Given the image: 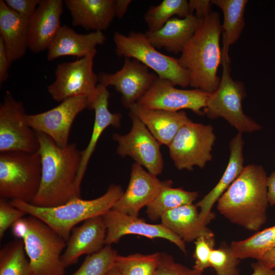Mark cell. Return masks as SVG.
Masks as SVG:
<instances>
[{
  "mask_svg": "<svg viewBox=\"0 0 275 275\" xmlns=\"http://www.w3.org/2000/svg\"><path fill=\"white\" fill-rule=\"evenodd\" d=\"M4 2L10 9L29 20L41 0H5Z\"/></svg>",
  "mask_w": 275,
  "mask_h": 275,
  "instance_id": "f35d334b",
  "label": "cell"
},
{
  "mask_svg": "<svg viewBox=\"0 0 275 275\" xmlns=\"http://www.w3.org/2000/svg\"><path fill=\"white\" fill-rule=\"evenodd\" d=\"M102 216L107 230L106 245L118 242L126 235L134 234L150 239H167L175 244L185 254L187 253L185 242L161 223L149 224L138 216H131L113 209Z\"/></svg>",
  "mask_w": 275,
  "mask_h": 275,
  "instance_id": "2e32d148",
  "label": "cell"
},
{
  "mask_svg": "<svg viewBox=\"0 0 275 275\" xmlns=\"http://www.w3.org/2000/svg\"><path fill=\"white\" fill-rule=\"evenodd\" d=\"M160 253L144 255L136 253L118 255L115 263L121 275H154L157 268Z\"/></svg>",
  "mask_w": 275,
  "mask_h": 275,
  "instance_id": "d6a6232c",
  "label": "cell"
},
{
  "mask_svg": "<svg viewBox=\"0 0 275 275\" xmlns=\"http://www.w3.org/2000/svg\"><path fill=\"white\" fill-rule=\"evenodd\" d=\"M116 54L135 59L156 75L185 88L189 86L188 74L179 63L178 59L159 52L148 41L145 34L130 32L125 35L116 31L113 35Z\"/></svg>",
  "mask_w": 275,
  "mask_h": 275,
  "instance_id": "ba28073f",
  "label": "cell"
},
{
  "mask_svg": "<svg viewBox=\"0 0 275 275\" xmlns=\"http://www.w3.org/2000/svg\"><path fill=\"white\" fill-rule=\"evenodd\" d=\"M160 145L168 146L179 129L191 121L184 111L170 112L145 108L137 103L130 108Z\"/></svg>",
  "mask_w": 275,
  "mask_h": 275,
  "instance_id": "cb8c5ba5",
  "label": "cell"
},
{
  "mask_svg": "<svg viewBox=\"0 0 275 275\" xmlns=\"http://www.w3.org/2000/svg\"><path fill=\"white\" fill-rule=\"evenodd\" d=\"M211 2L223 12L222 53L229 54L230 46L237 41L244 28V13L248 1L212 0Z\"/></svg>",
  "mask_w": 275,
  "mask_h": 275,
  "instance_id": "83f0119b",
  "label": "cell"
},
{
  "mask_svg": "<svg viewBox=\"0 0 275 275\" xmlns=\"http://www.w3.org/2000/svg\"><path fill=\"white\" fill-rule=\"evenodd\" d=\"M41 158L35 152L0 153V197L32 203L41 181Z\"/></svg>",
  "mask_w": 275,
  "mask_h": 275,
  "instance_id": "5b68a950",
  "label": "cell"
},
{
  "mask_svg": "<svg viewBox=\"0 0 275 275\" xmlns=\"http://www.w3.org/2000/svg\"><path fill=\"white\" fill-rule=\"evenodd\" d=\"M118 255L111 245L88 255L78 269L71 275H105L112 268Z\"/></svg>",
  "mask_w": 275,
  "mask_h": 275,
  "instance_id": "836d02e7",
  "label": "cell"
},
{
  "mask_svg": "<svg viewBox=\"0 0 275 275\" xmlns=\"http://www.w3.org/2000/svg\"><path fill=\"white\" fill-rule=\"evenodd\" d=\"M267 178L262 166L244 167L218 200L217 210L233 224L258 231L267 219Z\"/></svg>",
  "mask_w": 275,
  "mask_h": 275,
  "instance_id": "7a4b0ae2",
  "label": "cell"
},
{
  "mask_svg": "<svg viewBox=\"0 0 275 275\" xmlns=\"http://www.w3.org/2000/svg\"><path fill=\"white\" fill-rule=\"evenodd\" d=\"M62 0H41L28 20L29 49L34 53L47 49L61 25Z\"/></svg>",
  "mask_w": 275,
  "mask_h": 275,
  "instance_id": "d6986e66",
  "label": "cell"
},
{
  "mask_svg": "<svg viewBox=\"0 0 275 275\" xmlns=\"http://www.w3.org/2000/svg\"><path fill=\"white\" fill-rule=\"evenodd\" d=\"M231 60L229 54H222L223 67L217 89L210 93L203 110L211 119L223 118L237 129L239 133H252L261 129V126L243 112L242 102L245 96L243 82L231 76Z\"/></svg>",
  "mask_w": 275,
  "mask_h": 275,
  "instance_id": "8992f818",
  "label": "cell"
},
{
  "mask_svg": "<svg viewBox=\"0 0 275 275\" xmlns=\"http://www.w3.org/2000/svg\"><path fill=\"white\" fill-rule=\"evenodd\" d=\"M169 181H160L156 176L134 162L131 167L127 188L112 209L138 216L140 210L150 204Z\"/></svg>",
  "mask_w": 275,
  "mask_h": 275,
  "instance_id": "e0dca14e",
  "label": "cell"
},
{
  "mask_svg": "<svg viewBox=\"0 0 275 275\" xmlns=\"http://www.w3.org/2000/svg\"><path fill=\"white\" fill-rule=\"evenodd\" d=\"M0 275H35L21 239L10 241L1 249Z\"/></svg>",
  "mask_w": 275,
  "mask_h": 275,
  "instance_id": "4dcf8cb0",
  "label": "cell"
},
{
  "mask_svg": "<svg viewBox=\"0 0 275 275\" xmlns=\"http://www.w3.org/2000/svg\"><path fill=\"white\" fill-rule=\"evenodd\" d=\"M26 214L15 207L6 199H0V238L4 237L6 231L18 220Z\"/></svg>",
  "mask_w": 275,
  "mask_h": 275,
  "instance_id": "74e56055",
  "label": "cell"
},
{
  "mask_svg": "<svg viewBox=\"0 0 275 275\" xmlns=\"http://www.w3.org/2000/svg\"><path fill=\"white\" fill-rule=\"evenodd\" d=\"M85 97L70 98L58 106L44 112L28 115L27 119L35 131L45 134L61 147L67 146L73 122L81 112L88 108Z\"/></svg>",
  "mask_w": 275,
  "mask_h": 275,
  "instance_id": "5bb4252c",
  "label": "cell"
},
{
  "mask_svg": "<svg viewBox=\"0 0 275 275\" xmlns=\"http://www.w3.org/2000/svg\"><path fill=\"white\" fill-rule=\"evenodd\" d=\"M21 239L35 275H64L62 253L66 241L44 222L30 215Z\"/></svg>",
  "mask_w": 275,
  "mask_h": 275,
  "instance_id": "52a82bcc",
  "label": "cell"
},
{
  "mask_svg": "<svg viewBox=\"0 0 275 275\" xmlns=\"http://www.w3.org/2000/svg\"><path fill=\"white\" fill-rule=\"evenodd\" d=\"M161 224L185 242L199 237H214L213 232L200 219L197 207L193 204L184 205L165 212Z\"/></svg>",
  "mask_w": 275,
  "mask_h": 275,
  "instance_id": "484cf974",
  "label": "cell"
},
{
  "mask_svg": "<svg viewBox=\"0 0 275 275\" xmlns=\"http://www.w3.org/2000/svg\"><path fill=\"white\" fill-rule=\"evenodd\" d=\"M35 132L41 158V181L39 191L31 204L41 207H52L80 198L75 181L81 151L76 143L61 147L45 134Z\"/></svg>",
  "mask_w": 275,
  "mask_h": 275,
  "instance_id": "6da1fadb",
  "label": "cell"
},
{
  "mask_svg": "<svg viewBox=\"0 0 275 275\" xmlns=\"http://www.w3.org/2000/svg\"><path fill=\"white\" fill-rule=\"evenodd\" d=\"M175 86L171 81L157 76L137 103L148 109L170 112L188 109L199 115H204L202 109L206 106L209 93L196 89H178Z\"/></svg>",
  "mask_w": 275,
  "mask_h": 275,
  "instance_id": "4fadbf2b",
  "label": "cell"
},
{
  "mask_svg": "<svg viewBox=\"0 0 275 275\" xmlns=\"http://www.w3.org/2000/svg\"><path fill=\"white\" fill-rule=\"evenodd\" d=\"M222 32L220 14L212 11L205 18L199 19L194 35L178 59L188 72L189 86L209 94L217 89L221 81L217 72L222 63Z\"/></svg>",
  "mask_w": 275,
  "mask_h": 275,
  "instance_id": "3957f363",
  "label": "cell"
},
{
  "mask_svg": "<svg viewBox=\"0 0 275 275\" xmlns=\"http://www.w3.org/2000/svg\"><path fill=\"white\" fill-rule=\"evenodd\" d=\"M129 116L132 122L129 132L124 135H113V140L118 145L117 154L122 157L129 156L135 163L157 176L163 168L160 144L137 116L130 112Z\"/></svg>",
  "mask_w": 275,
  "mask_h": 275,
  "instance_id": "7c38bea8",
  "label": "cell"
},
{
  "mask_svg": "<svg viewBox=\"0 0 275 275\" xmlns=\"http://www.w3.org/2000/svg\"><path fill=\"white\" fill-rule=\"evenodd\" d=\"M199 22L194 14L185 18L170 19L161 29L147 31L144 34L157 49L164 48L176 54L181 53L185 45L194 35Z\"/></svg>",
  "mask_w": 275,
  "mask_h": 275,
  "instance_id": "d4e9b609",
  "label": "cell"
},
{
  "mask_svg": "<svg viewBox=\"0 0 275 275\" xmlns=\"http://www.w3.org/2000/svg\"><path fill=\"white\" fill-rule=\"evenodd\" d=\"M216 140L211 125L190 121L184 125L168 146L170 156L179 170L203 168L212 158L211 151Z\"/></svg>",
  "mask_w": 275,
  "mask_h": 275,
  "instance_id": "9c48e42d",
  "label": "cell"
},
{
  "mask_svg": "<svg viewBox=\"0 0 275 275\" xmlns=\"http://www.w3.org/2000/svg\"><path fill=\"white\" fill-rule=\"evenodd\" d=\"M230 248L239 260L253 258L259 261L275 248V225L257 232L245 239L233 241Z\"/></svg>",
  "mask_w": 275,
  "mask_h": 275,
  "instance_id": "f546056e",
  "label": "cell"
},
{
  "mask_svg": "<svg viewBox=\"0 0 275 275\" xmlns=\"http://www.w3.org/2000/svg\"><path fill=\"white\" fill-rule=\"evenodd\" d=\"M244 141L242 133H238L230 142V157L226 169L215 186L197 204L199 207L201 220L207 225L214 215L211 209L219 198L239 176L244 166L243 148Z\"/></svg>",
  "mask_w": 275,
  "mask_h": 275,
  "instance_id": "44dd1931",
  "label": "cell"
},
{
  "mask_svg": "<svg viewBox=\"0 0 275 275\" xmlns=\"http://www.w3.org/2000/svg\"><path fill=\"white\" fill-rule=\"evenodd\" d=\"M190 14L188 2L186 0H163L156 6L149 8L144 15L148 31L161 29L175 15L185 18Z\"/></svg>",
  "mask_w": 275,
  "mask_h": 275,
  "instance_id": "1f68e13d",
  "label": "cell"
},
{
  "mask_svg": "<svg viewBox=\"0 0 275 275\" xmlns=\"http://www.w3.org/2000/svg\"><path fill=\"white\" fill-rule=\"evenodd\" d=\"M170 180L160 190L155 199L147 206V214L152 221L160 219L167 211L176 207L193 204L197 199V191H189L182 188L172 187Z\"/></svg>",
  "mask_w": 275,
  "mask_h": 275,
  "instance_id": "f1b7e54d",
  "label": "cell"
},
{
  "mask_svg": "<svg viewBox=\"0 0 275 275\" xmlns=\"http://www.w3.org/2000/svg\"><path fill=\"white\" fill-rule=\"evenodd\" d=\"M115 0H65L72 24L86 30H106L116 16Z\"/></svg>",
  "mask_w": 275,
  "mask_h": 275,
  "instance_id": "603a6c76",
  "label": "cell"
},
{
  "mask_svg": "<svg viewBox=\"0 0 275 275\" xmlns=\"http://www.w3.org/2000/svg\"><path fill=\"white\" fill-rule=\"evenodd\" d=\"M131 2V0H115V11L116 16L119 19L122 18L125 15Z\"/></svg>",
  "mask_w": 275,
  "mask_h": 275,
  "instance_id": "ee69618b",
  "label": "cell"
},
{
  "mask_svg": "<svg viewBox=\"0 0 275 275\" xmlns=\"http://www.w3.org/2000/svg\"><path fill=\"white\" fill-rule=\"evenodd\" d=\"M97 50L71 62L59 64L55 70L54 81L47 87L51 97L57 102L72 97L89 98L95 92L98 81L93 70Z\"/></svg>",
  "mask_w": 275,
  "mask_h": 275,
  "instance_id": "30bf717a",
  "label": "cell"
},
{
  "mask_svg": "<svg viewBox=\"0 0 275 275\" xmlns=\"http://www.w3.org/2000/svg\"><path fill=\"white\" fill-rule=\"evenodd\" d=\"M157 76L139 61L128 58L116 72H101L98 75L99 84L114 86L121 95L123 105L129 109L144 95Z\"/></svg>",
  "mask_w": 275,
  "mask_h": 275,
  "instance_id": "9a60e30c",
  "label": "cell"
},
{
  "mask_svg": "<svg viewBox=\"0 0 275 275\" xmlns=\"http://www.w3.org/2000/svg\"><path fill=\"white\" fill-rule=\"evenodd\" d=\"M105 40L101 31L82 34L68 25H61L47 49V59L52 61L63 56L82 58L96 50V47L103 44Z\"/></svg>",
  "mask_w": 275,
  "mask_h": 275,
  "instance_id": "7402d4cb",
  "label": "cell"
},
{
  "mask_svg": "<svg viewBox=\"0 0 275 275\" xmlns=\"http://www.w3.org/2000/svg\"><path fill=\"white\" fill-rule=\"evenodd\" d=\"M212 3L209 0H190L188 6L190 14H194L198 19L205 18L212 10Z\"/></svg>",
  "mask_w": 275,
  "mask_h": 275,
  "instance_id": "ab89813d",
  "label": "cell"
},
{
  "mask_svg": "<svg viewBox=\"0 0 275 275\" xmlns=\"http://www.w3.org/2000/svg\"><path fill=\"white\" fill-rule=\"evenodd\" d=\"M28 20L0 1V38L12 62L20 59L28 46Z\"/></svg>",
  "mask_w": 275,
  "mask_h": 275,
  "instance_id": "4316f807",
  "label": "cell"
},
{
  "mask_svg": "<svg viewBox=\"0 0 275 275\" xmlns=\"http://www.w3.org/2000/svg\"><path fill=\"white\" fill-rule=\"evenodd\" d=\"M239 260L233 253L230 246L223 244L212 251L209 264L217 275H238Z\"/></svg>",
  "mask_w": 275,
  "mask_h": 275,
  "instance_id": "e575fe53",
  "label": "cell"
},
{
  "mask_svg": "<svg viewBox=\"0 0 275 275\" xmlns=\"http://www.w3.org/2000/svg\"><path fill=\"white\" fill-rule=\"evenodd\" d=\"M27 116L23 104L8 93L0 105V153L38 151V140Z\"/></svg>",
  "mask_w": 275,
  "mask_h": 275,
  "instance_id": "8fae6325",
  "label": "cell"
},
{
  "mask_svg": "<svg viewBox=\"0 0 275 275\" xmlns=\"http://www.w3.org/2000/svg\"><path fill=\"white\" fill-rule=\"evenodd\" d=\"M124 191L120 185L111 184L106 193L92 200L74 198L52 207H41L18 200L10 203L26 214L41 220L66 242L75 226L91 218L102 216L112 209Z\"/></svg>",
  "mask_w": 275,
  "mask_h": 275,
  "instance_id": "277c9868",
  "label": "cell"
},
{
  "mask_svg": "<svg viewBox=\"0 0 275 275\" xmlns=\"http://www.w3.org/2000/svg\"><path fill=\"white\" fill-rule=\"evenodd\" d=\"M267 196L270 205H275V171L267 178Z\"/></svg>",
  "mask_w": 275,
  "mask_h": 275,
  "instance_id": "7bdbcfd3",
  "label": "cell"
},
{
  "mask_svg": "<svg viewBox=\"0 0 275 275\" xmlns=\"http://www.w3.org/2000/svg\"><path fill=\"white\" fill-rule=\"evenodd\" d=\"M259 261L270 268H275V248L266 253Z\"/></svg>",
  "mask_w": 275,
  "mask_h": 275,
  "instance_id": "f6af8a7d",
  "label": "cell"
},
{
  "mask_svg": "<svg viewBox=\"0 0 275 275\" xmlns=\"http://www.w3.org/2000/svg\"><path fill=\"white\" fill-rule=\"evenodd\" d=\"M195 244L193 255L195 265L193 268L198 271L204 272V270L210 267V255L214 249L215 244L214 238L202 236L195 241Z\"/></svg>",
  "mask_w": 275,
  "mask_h": 275,
  "instance_id": "8d00e7d4",
  "label": "cell"
},
{
  "mask_svg": "<svg viewBox=\"0 0 275 275\" xmlns=\"http://www.w3.org/2000/svg\"><path fill=\"white\" fill-rule=\"evenodd\" d=\"M109 97L107 87L99 84L94 94L88 98V109L94 110L95 119L91 138L86 148L81 151L80 167L75 181L76 188L80 195L82 180L101 135L108 126L118 128L121 124L122 114L112 113L108 109Z\"/></svg>",
  "mask_w": 275,
  "mask_h": 275,
  "instance_id": "ac0fdd59",
  "label": "cell"
},
{
  "mask_svg": "<svg viewBox=\"0 0 275 275\" xmlns=\"http://www.w3.org/2000/svg\"><path fill=\"white\" fill-rule=\"evenodd\" d=\"M154 275H205L193 267L176 262L173 256L160 253L159 263Z\"/></svg>",
  "mask_w": 275,
  "mask_h": 275,
  "instance_id": "d590c367",
  "label": "cell"
},
{
  "mask_svg": "<svg viewBox=\"0 0 275 275\" xmlns=\"http://www.w3.org/2000/svg\"><path fill=\"white\" fill-rule=\"evenodd\" d=\"M253 272L251 275H275V268H270L260 261L253 263Z\"/></svg>",
  "mask_w": 275,
  "mask_h": 275,
  "instance_id": "b9f144b4",
  "label": "cell"
},
{
  "mask_svg": "<svg viewBox=\"0 0 275 275\" xmlns=\"http://www.w3.org/2000/svg\"><path fill=\"white\" fill-rule=\"evenodd\" d=\"M5 48L4 42L0 38V84H2L7 80L9 69L12 63Z\"/></svg>",
  "mask_w": 275,
  "mask_h": 275,
  "instance_id": "60d3db41",
  "label": "cell"
},
{
  "mask_svg": "<svg viewBox=\"0 0 275 275\" xmlns=\"http://www.w3.org/2000/svg\"><path fill=\"white\" fill-rule=\"evenodd\" d=\"M105 275H121L117 268L114 266L111 268Z\"/></svg>",
  "mask_w": 275,
  "mask_h": 275,
  "instance_id": "bcb514c9",
  "label": "cell"
},
{
  "mask_svg": "<svg viewBox=\"0 0 275 275\" xmlns=\"http://www.w3.org/2000/svg\"><path fill=\"white\" fill-rule=\"evenodd\" d=\"M106 233L102 216L87 219L80 226L74 227L62 255L65 267L76 263L82 255H89L100 251L106 245Z\"/></svg>",
  "mask_w": 275,
  "mask_h": 275,
  "instance_id": "ffe728a7",
  "label": "cell"
}]
</instances>
